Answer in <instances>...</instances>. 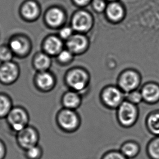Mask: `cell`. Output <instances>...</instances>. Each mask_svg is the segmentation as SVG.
<instances>
[{
    "label": "cell",
    "instance_id": "6da1fadb",
    "mask_svg": "<svg viewBox=\"0 0 159 159\" xmlns=\"http://www.w3.org/2000/svg\"><path fill=\"white\" fill-rule=\"evenodd\" d=\"M56 123L61 130L66 134L75 133L81 124V119L76 110L62 107L56 115Z\"/></svg>",
    "mask_w": 159,
    "mask_h": 159
},
{
    "label": "cell",
    "instance_id": "7a4b0ae2",
    "mask_svg": "<svg viewBox=\"0 0 159 159\" xmlns=\"http://www.w3.org/2000/svg\"><path fill=\"white\" fill-rule=\"evenodd\" d=\"M116 119L119 125L123 128H130L135 125L139 117L137 105L125 100L116 110Z\"/></svg>",
    "mask_w": 159,
    "mask_h": 159
},
{
    "label": "cell",
    "instance_id": "3957f363",
    "mask_svg": "<svg viewBox=\"0 0 159 159\" xmlns=\"http://www.w3.org/2000/svg\"><path fill=\"white\" fill-rule=\"evenodd\" d=\"M65 83L69 89L77 92L84 97L88 91L89 77L86 72L80 69L69 71L65 77Z\"/></svg>",
    "mask_w": 159,
    "mask_h": 159
},
{
    "label": "cell",
    "instance_id": "277c9868",
    "mask_svg": "<svg viewBox=\"0 0 159 159\" xmlns=\"http://www.w3.org/2000/svg\"><path fill=\"white\" fill-rule=\"evenodd\" d=\"M99 99L105 108L116 110L125 100V94L118 86L109 85L101 91Z\"/></svg>",
    "mask_w": 159,
    "mask_h": 159
},
{
    "label": "cell",
    "instance_id": "5b68a950",
    "mask_svg": "<svg viewBox=\"0 0 159 159\" xmlns=\"http://www.w3.org/2000/svg\"><path fill=\"white\" fill-rule=\"evenodd\" d=\"M30 115L26 108L21 106H14L6 120L10 130L15 135L28 126L30 122Z\"/></svg>",
    "mask_w": 159,
    "mask_h": 159
},
{
    "label": "cell",
    "instance_id": "8992f818",
    "mask_svg": "<svg viewBox=\"0 0 159 159\" xmlns=\"http://www.w3.org/2000/svg\"><path fill=\"white\" fill-rule=\"evenodd\" d=\"M39 131L31 125H29L16 134V144L24 151L39 144Z\"/></svg>",
    "mask_w": 159,
    "mask_h": 159
},
{
    "label": "cell",
    "instance_id": "52a82bcc",
    "mask_svg": "<svg viewBox=\"0 0 159 159\" xmlns=\"http://www.w3.org/2000/svg\"><path fill=\"white\" fill-rule=\"evenodd\" d=\"M141 84V77L134 71L128 70L122 73L118 80V86L125 94L138 89Z\"/></svg>",
    "mask_w": 159,
    "mask_h": 159
},
{
    "label": "cell",
    "instance_id": "ba28073f",
    "mask_svg": "<svg viewBox=\"0 0 159 159\" xmlns=\"http://www.w3.org/2000/svg\"><path fill=\"white\" fill-rule=\"evenodd\" d=\"M34 84L36 89L40 92L49 93L55 89L56 80L51 73L47 71H40L34 77Z\"/></svg>",
    "mask_w": 159,
    "mask_h": 159
},
{
    "label": "cell",
    "instance_id": "9c48e42d",
    "mask_svg": "<svg viewBox=\"0 0 159 159\" xmlns=\"http://www.w3.org/2000/svg\"><path fill=\"white\" fill-rule=\"evenodd\" d=\"M19 77L17 66L11 62H6L0 66V83L8 86L13 84Z\"/></svg>",
    "mask_w": 159,
    "mask_h": 159
},
{
    "label": "cell",
    "instance_id": "30bf717a",
    "mask_svg": "<svg viewBox=\"0 0 159 159\" xmlns=\"http://www.w3.org/2000/svg\"><path fill=\"white\" fill-rule=\"evenodd\" d=\"M82 96L77 92L69 89L62 94L61 98V103L62 107L77 110L81 105Z\"/></svg>",
    "mask_w": 159,
    "mask_h": 159
},
{
    "label": "cell",
    "instance_id": "8fae6325",
    "mask_svg": "<svg viewBox=\"0 0 159 159\" xmlns=\"http://www.w3.org/2000/svg\"><path fill=\"white\" fill-rule=\"evenodd\" d=\"M143 101L148 105H155L159 102V84L149 82L144 84L140 89Z\"/></svg>",
    "mask_w": 159,
    "mask_h": 159
},
{
    "label": "cell",
    "instance_id": "7c38bea8",
    "mask_svg": "<svg viewBox=\"0 0 159 159\" xmlns=\"http://www.w3.org/2000/svg\"><path fill=\"white\" fill-rule=\"evenodd\" d=\"M92 20L91 16L85 11L78 12L73 17L72 26L75 30L80 32L87 31L91 27Z\"/></svg>",
    "mask_w": 159,
    "mask_h": 159
},
{
    "label": "cell",
    "instance_id": "4fadbf2b",
    "mask_svg": "<svg viewBox=\"0 0 159 159\" xmlns=\"http://www.w3.org/2000/svg\"><path fill=\"white\" fill-rule=\"evenodd\" d=\"M87 44L86 38L80 34L73 35L67 40L66 46L73 53H79L84 51Z\"/></svg>",
    "mask_w": 159,
    "mask_h": 159
},
{
    "label": "cell",
    "instance_id": "5bb4252c",
    "mask_svg": "<svg viewBox=\"0 0 159 159\" xmlns=\"http://www.w3.org/2000/svg\"><path fill=\"white\" fill-rule=\"evenodd\" d=\"M146 129L154 136H159V110L148 113L145 120Z\"/></svg>",
    "mask_w": 159,
    "mask_h": 159
},
{
    "label": "cell",
    "instance_id": "9a60e30c",
    "mask_svg": "<svg viewBox=\"0 0 159 159\" xmlns=\"http://www.w3.org/2000/svg\"><path fill=\"white\" fill-rule=\"evenodd\" d=\"M119 150L128 159H133L139 155L141 147L137 142L128 140L124 142L120 147Z\"/></svg>",
    "mask_w": 159,
    "mask_h": 159
},
{
    "label": "cell",
    "instance_id": "2e32d148",
    "mask_svg": "<svg viewBox=\"0 0 159 159\" xmlns=\"http://www.w3.org/2000/svg\"><path fill=\"white\" fill-rule=\"evenodd\" d=\"M62 41L60 38L51 36L48 38L44 43L45 50L47 53L51 55H58L61 51H62Z\"/></svg>",
    "mask_w": 159,
    "mask_h": 159
},
{
    "label": "cell",
    "instance_id": "e0dca14e",
    "mask_svg": "<svg viewBox=\"0 0 159 159\" xmlns=\"http://www.w3.org/2000/svg\"><path fill=\"white\" fill-rule=\"evenodd\" d=\"M64 19V14L61 9L53 8L48 11L46 20L51 26L57 27L62 24Z\"/></svg>",
    "mask_w": 159,
    "mask_h": 159
},
{
    "label": "cell",
    "instance_id": "ac0fdd59",
    "mask_svg": "<svg viewBox=\"0 0 159 159\" xmlns=\"http://www.w3.org/2000/svg\"><path fill=\"white\" fill-rule=\"evenodd\" d=\"M13 106L11 96L7 93L0 92V119H6Z\"/></svg>",
    "mask_w": 159,
    "mask_h": 159
},
{
    "label": "cell",
    "instance_id": "d6986e66",
    "mask_svg": "<svg viewBox=\"0 0 159 159\" xmlns=\"http://www.w3.org/2000/svg\"><path fill=\"white\" fill-rule=\"evenodd\" d=\"M21 11L25 18L29 20H32L37 16L39 9L36 3L33 1H28L23 5Z\"/></svg>",
    "mask_w": 159,
    "mask_h": 159
},
{
    "label": "cell",
    "instance_id": "ffe728a7",
    "mask_svg": "<svg viewBox=\"0 0 159 159\" xmlns=\"http://www.w3.org/2000/svg\"><path fill=\"white\" fill-rule=\"evenodd\" d=\"M146 152L149 159H159V136H154L148 142Z\"/></svg>",
    "mask_w": 159,
    "mask_h": 159
},
{
    "label": "cell",
    "instance_id": "44dd1931",
    "mask_svg": "<svg viewBox=\"0 0 159 159\" xmlns=\"http://www.w3.org/2000/svg\"><path fill=\"white\" fill-rule=\"evenodd\" d=\"M106 13L110 19L116 21L122 19L124 11L120 5L117 3H112L108 5Z\"/></svg>",
    "mask_w": 159,
    "mask_h": 159
},
{
    "label": "cell",
    "instance_id": "7402d4cb",
    "mask_svg": "<svg viewBox=\"0 0 159 159\" xmlns=\"http://www.w3.org/2000/svg\"><path fill=\"white\" fill-rule=\"evenodd\" d=\"M9 48L13 52L22 55L26 52L28 45L26 42L22 38H16L12 40L10 43Z\"/></svg>",
    "mask_w": 159,
    "mask_h": 159
},
{
    "label": "cell",
    "instance_id": "603a6c76",
    "mask_svg": "<svg viewBox=\"0 0 159 159\" xmlns=\"http://www.w3.org/2000/svg\"><path fill=\"white\" fill-rule=\"evenodd\" d=\"M51 64V60L48 56L40 53L36 57L34 60L35 68L40 71H47Z\"/></svg>",
    "mask_w": 159,
    "mask_h": 159
},
{
    "label": "cell",
    "instance_id": "cb8c5ba5",
    "mask_svg": "<svg viewBox=\"0 0 159 159\" xmlns=\"http://www.w3.org/2000/svg\"><path fill=\"white\" fill-rule=\"evenodd\" d=\"M43 154V149L39 144L24 151V157L26 159H42Z\"/></svg>",
    "mask_w": 159,
    "mask_h": 159
},
{
    "label": "cell",
    "instance_id": "d4e9b609",
    "mask_svg": "<svg viewBox=\"0 0 159 159\" xmlns=\"http://www.w3.org/2000/svg\"><path fill=\"white\" fill-rule=\"evenodd\" d=\"M125 100L132 104L139 105L143 101V98L140 90L136 89L125 94Z\"/></svg>",
    "mask_w": 159,
    "mask_h": 159
},
{
    "label": "cell",
    "instance_id": "484cf974",
    "mask_svg": "<svg viewBox=\"0 0 159 159\" xmlns=\"http://www.w3.org/2000/svg\"><path fill=\"white\" fill-rule=\"evenodd\" d=\"M101 159H128L119 150L107 151L102 155Z\"/></svg>",
    "mask_w": 159,
    "mask_h": 159
},
{
    "label": "cell",
    "instance_id": "4316f807",
    "mask_svg": "<svg viewBox=\"0 0 159 159\" xmlns=\"http://www.w3.org/2000/svg\"><path fill=\"white\" fill-rule=\"evenodd\" d=\"M13 57V52L10 48L2 47L0 48V60L3 62H10Z\"/></svg>",
    "mask_w": 159,
    "mask_h": 159
},
{
    "label": "cell",
    "instance_id": "83f0119b",
    "mask_svg": "<svg viewBox=\"0 0 159 159\" xmlns=\"http://www.w3.org/2000/svg\"><path fill=\"white\" fill-rule=\"evenodd\" d=\"M72 52L68 50H62L58 55V58L60 62L66 63L70 61L72 58Z\"/></svg>",
    "mask_w": 159,
    "mask_h": 159
},
{
    "label": "cell",
    "instance_id": "f1b7e54d",
    "mask_svg": "<svg viewBox=\"0 0 159 159\" xmlns=\"http://www.w3.org/2000/svg\"><path fill=\"white\" fill-rule=\"evenodd\" d=\"M73 30L70 27H64L60 31V35L61 37L64 39H68L73 34Z\"/></svg>",
    "mask_w": 159,
    "mask_h": 159
},
{
    "label": "cell",
    "instance_id": "f546056e",
    "mask_svg": "<svg viewBox=\"0 0 159 159\" xmlns=\"http://www.w3.org/2000/svg\"><path fill=\"white\" fill-rule=\"evenodd\" d=\"M94 8L98 11H102L105 8V3L102 0H94L93 3Z\"/></svg>",
    "mask_w": 159,
    "mask_h": 159
},
{
    "label": "cell",
    "instance_id": "4dcf8cb0",
    "mask_svg": "<svg viewBox=\"0 0 159 159\" xmlns=\"http://www.w3.org/2000/svg\"><path fill=\"white\" fill-rule=\"evenodd\" d=\"M6 145L2 139H0V159H5L7 155Z\"/></svg>",
    "mask_w": 159,
    "mask_h": 159
},
{
    "label": "cell",
    "instance_id": "1f68e13d",
    "mask_svg": "<svg viewBox=\"0 0 159 159\" xmlns=\"http://www.w3.org/2000/svg\"><path fill=\"white\" fill-rule=\"evenodd\" d=\"M74 1L77 4L81 5V6L86 5L87 3L89 1V0H74Z\"/></svg>",
    "mask_w": 159,
    "mask_h": 159
}]
</instances>
